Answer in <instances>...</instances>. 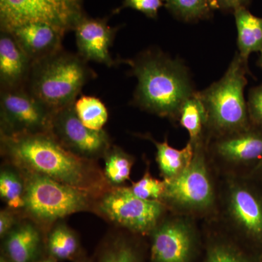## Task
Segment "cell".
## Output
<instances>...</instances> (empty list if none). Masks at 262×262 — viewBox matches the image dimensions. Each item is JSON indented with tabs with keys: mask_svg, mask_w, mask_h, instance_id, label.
I'll list each match as a JSON object with an SVG mask.
<instances>
[{
	"mask_svg": "<svg viewBox=\"0 0 262 262\" xmlns=\"http://www.w3.org/2000/svg\"><path fill=\"white\" fill-rule=\"evenodd\" d=\"M1 136V153L20 170L46 176L98 198L112 187L96 161L83 159L46 134Z\"/></svg>",
	"mask_w": 262,
	"mask_h": 262,
	"instance_id": "cell-1",
	"label": "cell"
},
{
	"mask_svg": "<svg viewBox=\"0 0 262 262\" xmlns=\"http://www.w3.org/2000/svg\"><path fill=\"white\" fill-rule=\"evenodd\" d=\"M137 80L132 103L144 111L177 120L182 105L196 92L189 68L158 48L122 59Z\"/></svg>",
	"mask_w": 262,
	"mask_h": 262,
	"instance_id": "cell-2",
	"label": "cell"
},
{
	"mask_svg": "<svg viewBox=\"0 0 262 262\" xmlns=\"http://www.w3.org/2000/svg\"><path fill=\"white\" fill-rule=\"evenodd\" d=\"M96 74L77 53L63 48L33 62L25 88L53 113L73 105Z\"/></svg>",
	"mask_w": 262,
	"mask_h": 262,
	"instance_id": "cell-3",
	"label": "cell"
},
{
	"mask_svg": "<svg viewBox=\"0 0 262 262\" xmlns=\"http://www.w3.org/2000/svg\"><path fill=\"white\" fill-rule=\"evenodd\" d=\"M247 62L235 53L220 80L198 91L207 114V129L216 137L250 126L244 90L247 84Z\"/></svg>",
	"mask_w": 262,
	"mask_h": 262,
	"instance_id": "cell-4",
	"label": "cell"
},
{
	"mask_svg": "<svg viewBox=\"0 0 262 262\" xmlns=\"http://www.w3.org/2000/svg\"><path fill=\"white\" fill-rule=\"evenodd\" d=\"M19 170L25 180L21 213L24 218L36 222L43 231L49 230L56 222L68 215L95 211L97 198L90 193L46 176Z\"/></svg>",
	"mask_w": 262,
	"mask_h": 262,
	"instance_id": "cell-5",
	"label": "cell"
},
{
	"mask_svg": "<svg viewBox=\"0 0 262 262\" xmlns=\"http://www.w3.org/2000/svg\"><path fill=\"white\" fill-rule=\"evenodd\" d=\"M83 17L82 0H0V26L5 32L44 24L65 34Z\"/></svg>",
	"mask_w": 262,
	"mask_h": 262,
	"instance_id": "cell-6",
	"label": "cell"
},
{
	"mask_svg": "<svg viewBox=\"0 0 262 262\" xmlns=\"http://www.w3.org/2000/svg\"><path fill=\"white\" fill-rule=\"evenodd\" d=\"M163 202L146 201L134 195L129 187H112L96 199L95 211L115 225L137 232H152L159 225Z\"/></svg>",
	"mask_w": 262,
	"mask_h": 262,
	"instance_id": "cell-7",
	"label": "cell"
},
{
	"mask_svg": "<svg viewBox=\"0 0 262 262\" xmlns=\"http://www.w3.org/2000/svg\"><path fill=\"white\" fill-rule=\"evenodd\" d=\"M53 113L26 89H1L0 136L51 133Z\"/></svg>",
	"mask_w": 262,
	"mask_h": 262,
	"instance_id": "cell-8",
	"label": "cell"
},
{
	"mask_svg": "<svg viewBox=\"0 0 262 262\" xmlns=\"http://www.w3.org/2000/svg\"><path fill=\"white\" fill-rule=\"evenodd\" d=\"M162 201L184 210L208 209L214 201V192L203 152V142L194 146L192 163L182 173L165 181Z\"/></svg>",
	"mask_w": 262,
	"mask_h": 262,
	"instance_id": "cell-9",
	"label": "cell"
},
{
	"mask_svg": "<svg viewBox=\"0 0 262 262\" xmlns=\"http://www.w3.org/2000/svg\"><path fill=\"white\" fill-rule=\"evenodd\" d=\"M51 134L71 152L93 161L103 158L113 145L106 131L91 130L84 126L76 113L74 104L54 113Z\"/></svg>",
	"mask_w": 262,
	"mask_h": 262,
	"instance_id": "cell-10",
	"label": "cell"
},
{
	"mask_svg": "<svg viewBox=\"0 0 262 262\" xmlns=\"http://www.w3.org/2000/svg\"><path fill=\"white\" fill-rule=\"evenodd\" d=\"M153 262H188L192 252V229L184 221L159 224L151 232Z\"/></svg>",
	"mask_w": 262,
	"mask_h": 262,
	"instance_id": "cell-11",
	"label": "cell"
},
{
	"mask_svg": "<svg viewBox=\"0 0 262 262\" xmlns=\"http://www.w3.org/2000/svg\"><path fill=\"white\" fill-rule=\"evenodd\" d=\"M78 54L86 61H94L107 67H115V61L110 54L117 29L112 28L102 19L83 17L75 29Z\"/></svg>",
	"mask_w": 262,
	"mask_h": 262,
	"instance_id": "cell-12",
	"label": "cell"
},
{
	"mask_svg": "<svg viewBox=\"0 0 262 262\" xmlns=\"http://www.w3.org/2000/svg\"><path fill=\"white\" fill-rule=\"evenodd\" d=\"M228 211L231 218L244 233L262 239V194L246 184H234L229 189Z\"/></svg>",
	"mask_w": 262,
	"mask_h": 262,
	"instance_id": "cell-13",
	"label": "cell"
},
{
	"mask_svg": "<svg viewBox=\"0 0 262 262\" xmlns=\"http://www.w3.org/2000/svg\"><path fill=\"white\" fill-rule=\"evenodd\" d=\"M46 238L36 222L24 218L2 239V253L10 262H37L46 250Z\"/></svg>",
	"mask_w": 262,
	"mask_h": 262,
	"instance_id": "cell-14",
	"label": "cell"
},
{
	"mask_svg": "<svg viewBox=\"0 0 262 262\" xmlns=\"http://www.w3.org/2000/svg\"><path fill=\"white\" fill-rule=\"evenodd\" d=\"M33 61L10 32L0 34L1 89L25 88Z\"/></svg>",
	"mask_w": 262,
	"mask_h": 262,
	"instance_id": "cell-15",
	"label": "cell"
},
{
	"mask_svg": "<svg viewBox=\"0 0 262 262\" xmlns=\"http://www.w3.org/2000/svg\"><path fill=\"white\" fill-rule=\"evenodd\" d=\"M214 150L229 163L262 162V130L249 127L232 134L216 137Z\"/></svg>",
	"mask_w": 262,
	"mask_h": 262,
	"instance_id": "cell-16",
	"label": "cell"
},
{
	"mask_svg": "<svg viewBox=\"0 0 262 262\" xmlns=\"http://www.w3.org/2000/svg\"><path fill=\"white\" fill-rule=\"evenodd\" d=\"M32 61H36L59 51L63 33L44 24H29L10 31Z\"/></svg>",
	"mask_w": 262,
	"mask_h": 262,
	"instance_id": "cell-17",
	"label": "cell"
},
{
	"mask_svg": "<svg viewBox=\"0 0 262 262\" xmlns=\"http://www.w3.org/2000/svg\"><path fill=\"white\" fill-rule=\"evenodd\" d=\"M148 139L156 146L157 163L164 180H170L178 177L192 163L194 155V146L192 143H188L182 149H177L169 145L167 140L158 142L152 138Z\"/></svg>",
	"mask_w": 262,
	"mask_h": 262,
	"instance_id": "cell-18",
	"label": "cell"
},
{
	"mask_svg": "<svg viewBox=\"0 0 262 262\" xmlns=\"http://www.w3.org/2000/svg\"><path fill=\"white\" fill-rule=\"evenodd\" d=\"M233 13L237 29V52L248 61L251 53L262 52V18L251 14L246 7Z\"/></svg>",
	"mask_w": 262,
	"mask_h": 262,
	"instance_id": "cell-19",
	"label": "cell"
},
{
	"mask_svg": "<svg viewBox=\"0 0 262 262\" xmlns=\"http://www.w3.org/2000/svg\"><path fill=\"white\" fill-rule=\"evenodd\" d=\"M46 237L48 256L56 261H73L82 252L78 235L63 222L52 226Z\"/></svg>",
	"mask_w": 262,
	"mask_h": 262,
	"instance_id": "cell-20",
	"label": "cell"
},
{
	"mask_svg": "<svg viewBox=\"0 0 262 262\" xmlns=\"http://www.w3.org/2000/svg\"><path fill=\"white\" fill-rule=\"evenodd\" d=\"M179 119L182 126L189 134V142L194 146L203 142V133L207 128V114L198 91L182 105Z\"/></svg>",
	"mask_w": 262,
	"mask_h": 262,
	"instance_id": "cell-21",
	"label": "cell"
},
{
	"mask_svg": "<svg viewBox=\"0 0 262 262\" xmlns=\"http://www.w3.org/2000/svg\"><path fill=\"white\" fill-rule=\"evenodd\" d=\"M25 180L16 166L8 163L0 171V198L7 207L21 212L24 207Z\"/></svg>",
	"mask_w": 262,
	"mask_h": 262,
	"instance_id": "cell-22",
	"label": "cell"
},
{
	"mask_svg": "<svg viewBox=\"0 0 262 262\" xmlns=\"http://www.w3.org/2000/svg\"><path fill=\"white\" fill-rule=\"evenodd\" d=\"M105 178L112 187H123L130 180L134 158L119 146L112 145L103 156Z\"/></svg>",
	"mask_w": 262,
	"mask_h": 262,
	"instance_id": "cell-23",
	"label": "cell"
},
{
	"mask_svg": "<svg viewBox=\"0 0 262 262\" xmlns=\"http://www.w3.org/2000/svg\"><path fill=\"white\" fill-rule=\"evenodd\" d=\"M74 107L84 126L91 130H103L108 121V113L104 103L99 98L81 96L76 100Z\"/></svg>",
	"mask_w": 262,
	"mask_h": 262,
	"instance_id": "cell-24",
	"label": "cell"
},
{
	"mask_svg": "<svg viewBox=\"0 0 262 262\" xmlns=\"http://www.w3.org/2000/svg\"><path fill=\"white\" fill-rule=\"evenodd\" d=\"M165 6L172 14L185 22L208 18L213 8L211 0H165Z\"/></svg>",
	"mask_w": 262,
	"mask_h": 262,
	"instance_id": "cell-25",
	"label": "cell"
},
{
	"mask_svg": "<svg viewBox=\"0 0 262 262\" xmlns=\"http://www.w3.org/2000/svg\"><path fill=\"white\" fill-rule=\"evenodd\" d=\"M98 262H140L135 248L122 237L112 239L103 247Z\"/></svg>",
	"mask_w": 262,
	"mask_h": 262,
	"instance_id": "cell-26",
	"label": "cell"
},
{
	"mask_svg": "<svg viewBox=\"0 0 262 262\" xmlns=\"http://www.w3.org/2000/svg\"><path fill=\"white\" fill-rule=\"evenodd\" d=\"M129 189L134 195L141 199L162 202L165 192V182L154 178L149 171H146L142 178L136 182H132Z\"/></svg>",
	"mask_w": 262,
	"mask_h": 262,
	"instance_id": "cell-27",
	"label": "cell"
},
{
	"mask_svg": "<svg viewBox=\"0 0 262 262\" xmlns=\"http://www.w3.org/2000/svg\"><path fill=\"white\" fill-rule=\"evenodd\" d=\"M206 262H251L242 253L225 244H216L208 251Z\"/></svg>",
	"mask_w": 262,
	"mask_h": 262,
	"instance_id": "cell-28",
	"label": "cell"
},
{
	"mask_svg": "<svg viewBox=\"0 0 262 262\" xmlns=\"http://www.w3.org/2000/svg\"><path fill=\"white\" fill-rule=\"evenodd\" d=\"M247 106L250 120L262 130V84L251 90Z\"/></svg>",
	"mask_w": 262,
	"mask_h": 262,
	"instance_id": "cell-29",
	"label": "cell"
},
{
	"mask_svg": "<svg viewBox=\"0 0 262 262\" xmlns=\"http://www.w3.org/2000/svg\"><path fill=\"white\" fill-rule=\"evenodd\" d=\"M162 0H124L123 6L144 13L149 18H156L158 10L163 6Z\"/></svg>",
	"mask_w": 262,
	"mask_h": 262,
	"instance_id": "cell-30",
	"label": "cell"
},
{
	"mask_svg": "<svg viewBox=\"0 0 262 262\" xmlns=\"http://www.w3.org/2000/svg\"><path fill=\"white\" fill-rule=\"evenodd\" d=\"M21 212L15 211L6 207L0 211V237L4 238L10 231L21 221Z\"/></svg>",
	"mask_w": 262,
	"mask_h": 262,
	"instance_id": "cell-31",
	"label": "cell"
},
{
	"mask_svg": "<svg viewBox=\"0 0 262 262\" xmlns=\"http://www.w3.org/2000/svg\"><path fill=\"white\" fill-rule=\"evenodd\" d=\"M249 0H211L213 9L234 11L241 7H246Z\"/></svg>",
	"mask_w": 262,
	"mask_h": 262,
	"instance_id": "cell-32",
	"label": "cell"
},
{
	"mask_svg": "<svg viewBox=\"0 0 262 262\" xmlns=\"http://www.w3.org/2000/svg\"><path fill=\"white\" fill-rule=\"evenodd\" d=\"M73 262H93L83 252H81L78 256L73 260Z\"/></svg>",
	"mask_w": 262,
	"mask_h": 262,
	"instance_id": "cell-33",
	"label": "cell"
},
{
	"mask_svg": "<svg viewBox=\"0 0 262 262\" xmlns=\"http://www.w3.org/2000/svg\"><path fill=\"white\" fill-rule=\"evenodd\" d=\"M256 172H257V175L259 177L260 180L262 182V162L258 164L257 168H256Z\"/></svg>",
	"mask_w": 262,
	"mask_h": 262,
	"instance_id": "cell-34",
	"label": "cell"
},
{
	"mask_svg": "<svg viewBox=\"0 0 262 262\" xmlns=\"http://www.w3.org/2000/svg\"><path fill=\"white\" fill-rule=\"evenodd\" d=\"M56 259L54 258L51 257V256H48L46 258H42L41 259H39V261L37 262H57Z\"/></svg>",
	"mask_w": 262,
	"mask_h": 262,
	"instance_id": "cell-35",
	"label": "cell"
},
{
	"mask_svg": "<svg viewBox=\"0 0 262 262\" xmlns=\"http://www.w3.org/2000/svg\"><path fill=\"white\" fill-rule=\"evenodd\" d=\"M0 262H10V260L8 259L6 256L3 254V253H1V256H0Z\"/></svg>",
	"mask_w": 262,
	"mask_h": 262,
	"instance_id": "cell-36",
	"label": "cell"
},
{
	"mask_svg": "<svg viewBox=\"0 0 262 262\" xmlns=\"http://www.w3.org/2000/svg\"><path fill=\"white\" fill-rule=\"evenodd\" d=\"M261 57H260V60H259V63L260 66H261V67L262 68V52H261Z\"/></svg>",
	"mask_w": 262,
	"mask_h": 262,
	"instance_id": "cell-37",
	"label": "cell"
}]
</instances>
